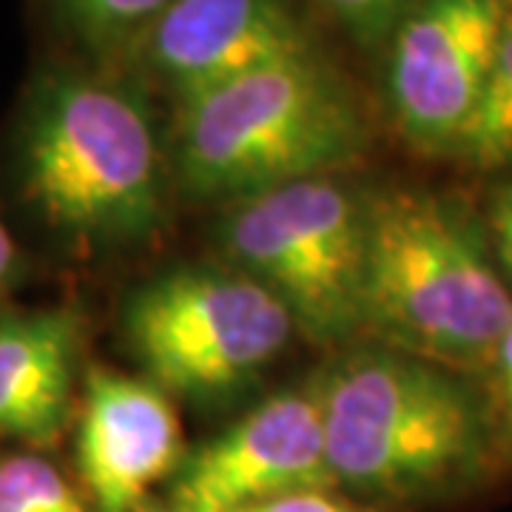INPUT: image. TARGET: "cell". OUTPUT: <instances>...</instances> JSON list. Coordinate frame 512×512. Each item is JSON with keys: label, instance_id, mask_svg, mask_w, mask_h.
I'll return each mask as SVG.
<instances>
[{"label": "cell", "instance_id": "1", "mask_svg": "<svg viewBox=\"0 0 512 512\" xmlns=\"http://www.w3.org/2000/svg\"><path fill=\"white\" fill-rule=\"evenodd\" d=\"M510 328V288L456 200L421 188L370 194L362 333L447 370H478Z\"/></svg>", "mask_w": 512, "mask_h": 512}, {"label": "cell", "instance_id": "2", "mask_svg": "<svg viewBox=\"0 0 512 512\" xmlns=\"http://www.w3.org/2000/svg\"><path fill=\"white\" fill-rule=\"evenodd\" d=\"M177 109L174 168L202 200L339 177L373 140L359 92L319 52L268 63Z\"/></svg>", "mask_w": 512, "mask_h": 512}, {"label": "cell", "instance_id": "3", "mask_svg": "<svg viewBox=\"0 0 512 512\" xmlns=\"http://www.w3.org/2000/svg\"><path fill=\"white\" fill-rule=\"evenodd\" d=\"M20 163L43 220L77 242L126 245L160 225L163 143L128 83L86 72L43 77L20 131Z\"/></svg>", "mask_w": 512, "mask_h": 512}, {"label": "cell", "instance_id": "4", "mask_svg": "<svg viewBox=\"0 0 512 512\" xmlns=\"http://www.w3.org/2000/svg\"><path fill=\"white\" fill-rule=\"evenodd\" d=\"M316 384L336 487L421 498L473 478L490 456L487 413L447 367L376 345L345 353Z\"/></svg>", "mask_w": 512, "mask_h": 512}, {"label": "cell", "instance_id": "5", "mask_svg": "<svg viewBox=\"0 0 512 512\" xmlns=\"http://www.w3.org/2000/svg\"><path fill=\"white\" fill-rule=\"evenodd\" d=\"M370 194L313 177L234 202L220 225L228 265L254 276L313 342L362 333Z\"/></svg>", "mask_w": 512, "mask_h": 512}, {"label": "cell", "instance_id": "6", "mask_svg": "<svg viewBox=\"0 0 512 512\" xmlns=\"http://www.w3.org/2000/svg\"><path fill=\"white\" fill-rule=\"evenodd\" d=\"M291 313L234 265L163 274L128 302V345L148 382L217 399L259 376L291 342Z\"/></svg>", "mask_w": 512, "mask_h": 512}, {"label": "cell", "instance_id": "7", "mask_svg": "<svg viewBox=\"0 0 512 512\" xmlns=\"http://www.w3.org/2000/svg\"><path fill=\"white\" fill-rule=\"evenodd\" d=\"M507 0H410L387 40V106L407 143L456 151L493 69Z\"/></svg>", "mask_w": 512, "mask_h": 512}, {"label": "cell", "instance_id": "8", "mask_svg": "<svg viewBox=\"0 0 512 512\" xmlns=\"http://www.w3.org/2000/svg\"><path fill=\"white\" fill-rule=\"evenodd\" d=\"M333 487L319 384H311L265 399L183 458L174 512H239L279 495Z\"/></svg>", "mask_w": 512, "mask_h": 512}, {"label": "cell", "instance_id": "9", "mask_svg": "<svg viewBox=\"0 0 512 512\" xmlns=\"http://www.w3.org/2000/svg\"><path fill=\"white\" fill-rule=\"evenodd\" d=\"M319 52L288 0H174L131 60L177 106L276 60Z\"/></svg>", "mask_w": 512, "mask_h": 512}, {"label": "cell", "instance_id": "10", "mask_svg": "<svg viewBox=\"0 0 512 512\" xmlns=\"http://www.w3.org/2000/svg\"><path fill=\"white\" fill-rule=\"evenodd\" d=\"M77 464L94 512H140L148 490L183 464V427L165 390L92 370L77 430Z\"/></svg>", "mask_w": 512, "mask_h": 512}, {"label": "cell", "instance_id": "11", "mask_svg": "<svg viewBox=\"0 0 512 512\" xmlns=\"http://www.w3.org/2000/svg\"><path fill=\"white\" fill-rule=\"evenodd\" d=\"M80 319L66 311L0 319V436L52 444L72 416Z\"/></svg>", "mask_w": 512, "mask_h": 512}, {"label": "cell", "instance_id": "12", "mask_svg": "<svg viewBox=\"0 0 512 512\" xmlns=\"http://www.w3.org/2000/svg\"><path fill=\"white\" fill-rule=\"evenodd\" d=\"M456 151L481 171L512 165V0H507L493 69L481 103Z\"/></svg>", "mask_w": 512, "mask_h": 512}, {"label": "cell", "instance_id": "13", "mask_svg": "<svg viewBox=\"0 0 512 512\" xmlns=\"http://www.w3.org/2000/svg\"><path fill=\"white\" fill-rule=\"evenodd\" d=\"M74 32L97 55H131L174 0H60Z\"/></svg>", "mask_w": 512, "mask_h": 512}, {"label": "cell", "instance_id": "14", "mask_svg": "<svg viewBox=\"0 0 512 512\" xmlns=\"http://www.w3.org/2000/svg\"><path fill=\"white\" fill-rule=\"evenodd\" d=\"M0 512H89L72 481L37 456L0 458Z\"/></svg>", "mask_w": 512, "mask_h": 512}, {"label": "cell", "instance_id": "15", "mask_svg": "<svg viewBox=\"0 0 512 512\" xmlns=\"http://www.w3.org/2000/svg\"><path fill=\"white\" fill-rule=\"evenodd\" d=\"M330 18L339 20L350 37L362 46H382L390 40L396 23L410 0H316Z\"/></svg>", "mask_w": 512, "mask_h": 512}, {"label": "cell", "instance_id": "16", "mask_svg": "<svg viewBox=\"0 0 512 512\" xmlns=\"http://www.w3.org/2000/svg\"><path fill=\"white\" fill-rule=\"evenodd\" d=\"M239 512H376L362 504H353L342 495L330 493V490H302V493H288L262 501L254 507H245Z\"/></svg>", "mask_w": 512, "mask_h": 512}, {"label": "cell", "instance_id": "17", "mask_svg": "<svg viewBox=\"0 0 512 512\" xmlns=\"http://www.w3.org/2000/svg\"><path fill=\"white\" fill-rule=\"evenodd\" d=\"M490 234L504 274L512 279V185L501 188L490 205Z\"/></svg>", "mask_w": 512, "mask_h": 512}, {"label": "cell", "instance_id": "18", "mask_svg": "<svg viewBox=\"0 0 512 512\" xmlns=\"http://www.w3.org/2000/svg\"><path fill=\"white\" fill-rule=\"evenodd\" d=\"M495 367H498V376H501V393H504V404H507V413L512 421V328L504 333L498 353H495Z\"/></svg>", "mask_w": 512, "mask_h": 512}, {"label": "cell", "instance_id": "19", "mask_svg": "<svg viewBox=\"0 0 512 512\" xmlns=\"http://www.w3.org/2000/svg\"><path fill=\"white\" fill-rule=\"evenodd\" d=\"M15 256H18V251H15V242H12V237H9V228H6L3 220H0V288H3V285L9 282V276H12Z\"/></svg>", "mask_w": 512, "mask_h": 512}, {"label": "cell", "instance_id": "20", "mask_svg": "<svg viewBox=\"0 0 512 512\" xmlns=\"http://www.w3.org/2000/svg\"><path fill=\"white\" fill-rule=\"evenodd\" d=\"M140 512H163V510H148V507H143V510ZM168 512H174V510H168Z\"/></svg>", "mask_w": 512, "mask_h": 512}]
</instances>
